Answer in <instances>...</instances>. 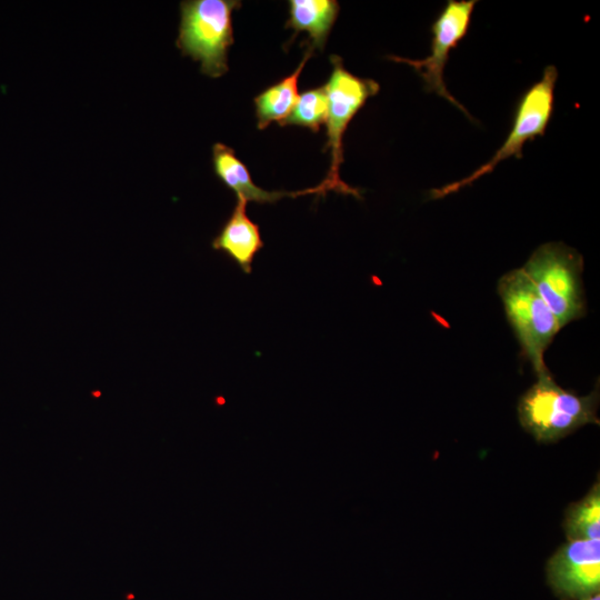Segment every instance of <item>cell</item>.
Segmentation results:
<instances>
[{
    "instance_id": "obj_1",
    "label": "cell",
    "mask_w": 600,
    "mask_h": 600,
    "mask_svg": "<svg viewBox=\"0 0 600 600\" xmlns=\"http://www.w3.org/2000/svg\"><path fill=\"white\" fill-rule=\"evenodd\" d=\"M598 403V388L578 396L557 384L547 370L521 396L518 416L522 428L538 442H554L586 424H599Z\"/></svg>"
},
{
    "instance_id": "obj_2",
    "label": "cell",
    "mask_w": 600,
    "mask_h": 600,
    "mask_svg": "<svg viewBox=\"0 0 600 600\" xmlns=\"http://www.w3.org/2000/svg\"><path fill=\"white\" fill-rule=\"evenodd\" d=\"M238 0H187L180 3L176 46L200 62L204 76L219 78L228 71V50L233 43L232 12Z\"/></svg>"
},
{
    "instance_id": "obj_3",
    "label": "cell",
    "mask_w": 600,
    "mask_h": 600,
    "mask_svg": "<svg viewBox=\"0 0 600 600\" xmlns=\"http://www.w3.org/2000/svg\"><path fill=\"white\" fill-rule=\"evenodd\" d=\"M521 270L561 329L586 314L583 259L576 249L562 242L543 243L531 253Z\"/></svg>"
},
{
    "instance_id": "obj_4",
    "label": "cell",
    "mask_w": 600,
    "mask_h": 600,
    "mask_svg": "<svg viewBox=\"0 0 600 600\" xmlns=\"http://www.w3.org/2000/svg\"><path fill=\"white\" fill-rule=\"evenodd\" d=\"M330 61L332 71L324 84L328 93L326 121L328 139L324 151H330L331 163L324 180L318 186L322 196L328 191H334L360 199L359 190L347 184L339 176L343 162L342 139L350 121L367 100L379 92L380 86L373 79L360 78L348 71L339 56H330Z\"/></svg>"
},
{
    "instance_id": "obj_5",
    "label": "cell",
    "mask_w": 600,
    "mask_h": 600,
    "mask_svg": "<svg viewBox=\"0 0 600 600\" xmlns=\"http://www.w3.org/2000/svg\"><path fill=\"white\" fill-rule=\"evenodd\" d=\"M497 291L506 317L536 376L547 371L544 352L561 329L554 314L521 268L501 276Z\"/></svg>"
},
{
    "instance_id": "obj_6",
    "label": "cell",
    "mask_w": 600,
    "mask_h": 600,
    "mask_svg": "<svg viewBox=\"0 0 600 600\" xmlns=\"http://www.w3.org/2000/svg\"><path fill=\"white\" fill-rule=\"evenodd\" d=\"M557 78L558 71L556 67L548 66L543 70L541 79L532 84L520 98L509 134L494 154L461 180L431 190L430 197L439 199L454 193L490 173L501 161L511 157L521 159L524 143L544 134L553 112Z\"/></svg>"
},
{
    "instance_id": "obj_7",
    "label": "cell",
    "mask_w": 600,
    "mask_h": 600,
    "mask_svg": "<svg viewBox=\"0 0 600 600\" xmlns=\"http://www.w3.org/2000/svg\"><path fill=\"white\" fill-rule=\"evenodd\" d=\"M477 1L449 0L431 26L430 54L423 59L389 56L388 59L410 66L422 79L427 92H433L472 119L468 110L450 93L444 82V68L450 51L468 32Z\"/></svg>"
},
{
    "instance_id": "obj_8",
    "label": "cell",
    "mask_w": 600,
    "mask_h": 600,
    "mask_svg": "<svg viewBox=\"0 0 600 600\" xmlns=\"http://www.w3.org/2000/svg\"><path fill=\"white\" fill-rule=\"evenodd\" d=\"M547 581L560 600H581L600 589V540H569L549 559Z\"/></svg>"
},
{
    "instance_id": "obj_9",
    "label": "cell",
    "mask_w": 600,
    "mask_h": 600,
    "mask_svg": "<svg viewBox=\"0 0 600 600\" xmlns=\"http://www.w3.org/2000/svg\"><path fill=\"white\" fill-rule=\"evenodd\" d=\"M212 164L216 176L237 196L238 200L256 203H274L284 197L304 194L320 196L319 188L312 187L301 191H268L257 186L246 164L236 156L230 147L218 142L212 147Z\"/></svg>"
},
{
    "instance_id": "obj_10",
    "label": "cell",
    "mask_w": 600,
    "mask_h": 600,
    "mask_svg": "<svg viewBox=\"0 0 600 600\" xmlns=\"http://www.w3.org/2000/svg\"><path fill=\"white\" fill-rule=\"evenodd\" d=\"M247 202L238 200L237 203L212 240V248L226 253L247 274L251 273L256 254L263 248L259 226L247 214Z\"/></svg>"
},
{
    "instance_id": "obj_11",
    "label": "cell",
    "mask_w": 600,
    "mask_h": 600,
    "mask_svg": "<svg viewBox=\"0 0 600 600\" xmlns=\"http://www.w3.org/2000/svg\"><path fill=\"white\" fill-rule=\"evenodd\" d=\"M312 52L313 47L309 46L292 73L268 87L254 98L258 129H266L273 121L280 124L289 116L299 97V77Z\"/></svg>"
},
{
    "instance_id": "obj_12",
    "label": "cell",
    "mask_w": 600,
    "mask_h": 600,
    "mask_svg": "<svg viewBox=\"0 0 600 600\" xmlns=\"http://www.w3.org/2000/svg\"><path fill=\"white\" fill-rule=\"evenodd\" d=\"M338 13L339 4L334 0H291L286 28H291L294 36L307 32L310 46L322 50Z\"/></svg>"
},
{
    "instance_id": "obj_13",
    "label": "cell",
    "mask_w": 600,
    "mask_h": 600,
    "mask_svg": "<svg viewBox=\"0 0 600 600\" xmlns=\"http://www.w3.org/2000/svg\"><path fill=\"white\" fill-rule=\"evenodd\" d=\"M563 528L569 540H600L599 482L583 499L568 507Z\"/></svg>"
},
{
    "instance_id": "obj_14",
    "label": "cell",
    "mask_w": 600,
    "mask_h": 600,
    "mask_svg": "<svg viewBox=\"0 0 600 600\" xmlns=\"http://www.w3.org/2000/svg\"><path fill=\"white\" fill-rule=\"evenodd\" d=\"M328 116V93L324 86L299 93L289 116L280 126H300L318 132Z\"/></svg>"
},
{
    "instance_id": "obj_15",
    "label": "cell",
    "mask_w": 600,
    "mask_h": 600,
    "mask_svg": "<svg viewBox=\"0 0 600 600\" xmlns=\"http://www.w3.org/2000/svg\"><path fill=\"white\" fill-rule=\"evenodd\" d=\"M581 600H600V594L598 592V593H594V594H592L590 597L583 598Z\"/></svg>"
}]
</instances>
